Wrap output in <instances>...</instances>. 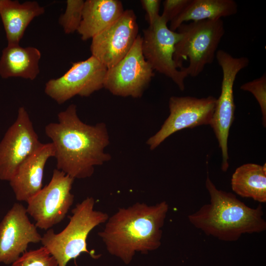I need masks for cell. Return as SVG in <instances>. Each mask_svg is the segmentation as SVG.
<instances>
[{"instance_id": "obj_1", "label": "cell", "mask_w": 266, "mask_h": 266, "mask_svg": "<svg viewBox=\"0 0 266 266\" xmlns=\"http://www.w3.org/2000/svg\"><path fill=\"white\" fill-rule=\"evenodd\" d=\"M58 122L45 127V133L55 148L57 169L74 179L91 177L95 167L110 160L105 152L109 136L104 123H84L74 104L58 114Z\"/></svg>"}, {"instance_id": "obj_2", "label": "cell", "mask_w": 266, "mask_h": 266, "mask_svg": "<svg viewBox=\"0 0 266 266\" xmlns=\"http://www.w3.org/2000/svg\"><path fill=\"white\" fill-rule=\"evenodd\" d=\"M168 209L166 201L154 205L136 202L120 208L109 216L98 234L109 253L129 264L136 252L147 254L161 245Z\"/></svg>"}, {"instance_id": "obj_3", "label": "cell", "mask_w": 266, "mask_h": 266, "mask_svg": "<svg viewBox=\"0 0 266 266\" xmlns=\"http://www.w3.org/2000/svg\"><path fill=\"white\" fill-rule=\"evenodd\" d=\"M205 187L210 203L188 216L189 222L208 236L226 242L235 241L244 234L266 230L261 204L252 208L230 192L218 189L207 177Z\"/></svg>"}, {"instance_id": "obj_4", "label": "cell", "mask_w": 266, "mask_h": 266, "mask_svg": "<svg viewBox=\"0 0 266 266\" xmlns=\"http://www.w3.org/2000/svg\"><path fill=\"white\" fill-rule=\"evenodd\" d=\"M95 204L93 197L86 198L71 210L69 221L62 231L56 233L50 229L42 236V246L55 258L58 266H66L68 262L83 253L94 259L100 257L88 250L87 239L90 233L97 226L105 223L109 216L95 210Z\"/></svg>"}, {"instance_id": "obj_5", "label": "cell", "mask_w": 266, "mask_h": 266, "mask_svg": "<svg viewBox=\"0 0 266 266\" xmlns=\"http://www.w3.org/2000/svg\"><path fill=\"white\" fill-rule=\"evenodd\" d=\"M177 30L181 37L175 45L173 60L187 76L196 77L214 61L225 34L223 21H193L181 24Z\"/></svg>"}, {"instance_id": "obj_6", "label": "cell", "mask_w": 266, "mask_h": 266, "mask_svg": "<svg viewBox=\"0 0 266 266\" xmlns=\"http://www.w3.org/2000/svg\"><path fill=\"white\" fill-rule=\"evenodd\" d=\"M215 58L222 69L223 78L221 94L217 99L210 125L221 151V169L226 172L229 166L228 137L230 128L234 120L235 108L233 87L237 74L248 66L249 60L246 57H234L223 50H217Z\"/></svg>"}, {"instance_id": "obj_7", "label": "cell", "mask_w": 266, "mask_h": 266, "mask_svg": "<svg viewBox=\"0 0 266 266\" xmlns=\"http://www.w3.org/2000/svg\"><path fill=\"white\" fill-rule=\"evenodd\" d=\"M74 180L55 168L50 182L28 200L27 213L37 228L49 230L65 218L74 201L71 193Z\"/></svg>"}, {"instance_id": "obj_8", "label": "cell", "mask_w": 266, "mask_h": 266, "mask_svg": "<svg viewBox=\"0 0 266 266\" xmlns=\"http://www.w3.org/2000/svg\"><path fill=\"white\" fill-rule=\"evenodd\" d=\"M142 37L138 34L128 54L107 68L103 88L115 96L134 98L142 97L155 75L142 51Z\"/></svg>"}, {"instance_id": "obj_9", "label": "cell", "mask_w": 266, "mask_h": 266, "mask_svg": "<svg viewBox=\"0 0 266 266\" xmlns=\"http://www.w3.org/2000/svg\"><path fill=\"white\" fill-rule=\"evenodd\" d=\"M107 69L93 56L73 63L62 76L46 83L45 93L60 104L76 95L88 97L103 88Z\"/></svg>"}, {"instance_id": "obj_10", "label": "cell", "mask_w": 266, "mask_h": 266, "mask_svg": "<svg viewBox=\"0 0 266 266\" xmlns=\"http://www.w3.org/2000/svg\"><path fill=\"white\" fill-rule=\"evenodd\" d=\"M217 99L211 96H172L169 98V115L160 129L146 142L150 150H154L172 134L186 128L210 125Z\"/></svg>"}, {"instance_id": "obj_11", "label": "cell", "mask_w": 266, "mask_h": 266, "mask_svg": "<svg viewBox=\"0 0 266 266\" xmlns=\"http://www.w3.org/2000/svg\"><path fill=\"white\" fill-rule=\"evenodd\" d=\"M160 16L152 25L143 30L142 51L152 69L171 79L181 91L185 89L184 81L188 77L178 69L173 60L175 44L181 34L168 28Z\"/></svg>"}, {"instance_id": "obj_12", "label": "cell", "mask_w": 266, "mask_h": 266, "mask_svg": "<svg viewBox=\"0 0 266 266\" xmlns=\"http://www.w3.org/2000/svg\"><path fill=\"white\" fill-rule=\"evenodd\" d=\"M41 144L24 107L0 142V179L9 181L19 166Z\"/></svg>"}, {"instance_id": "obj_13", "label": "cell", "mask_w": 266, "mask_h": 266, "mask_svg": "<svg viewBox=\"0 0 266 266\" xmlns=\"http://www.w3.org/2000/svg\"><path fill=\"white\" fill-rule=\"evenodd\" d=\"M136 17L132 9L124 10L116 21L92 39L90 50L107 68L129 52L138 36Z\"/></svg>"}, {"instance_id": "obj_14", "label": "cell", "mask_w": 266, "mask_h": 266, "mask_svg": "<svg viewBox=\"0 0 266 266\" xmlns=\"http://www.w3.org/2000/svg\"><path fill=\"white\" fill-rule=\"evenodd\" d=\"M26 208L14 203L0 222V263L11 265L27 251L29 244L41 241L42 236L30 221Z\"/></svg>"}, {"instance_id": "obj_15", "label": "cell", "mask_w": 266, "mask_h": 266, "mask_svg": "<svg viewBox=\"0 0 266 266\" xmlns=\"http://www.w3.org/2000/svg\"><path fill=\"white\" fill-rule=\"evenodd\" d=\"M54 156L52 142L41 143L19 166L9 181L17 200L27 202L42 188L45 166L48 160Z\"/></svg>"}, {"instance_id": "obj_16", "label": "cell", "mask_w": 266, "mask_h": 266, "mask_svg": "<svg viewBox=\"0 0 266 266\" xmlns=\"http://www.w3.org/2000/svg\"><path fill=\"white\" fill-rule=\"evenodd\" d=\"M124 11L122 3L118 0L85 1L77 30L81 39L92 38L119 19Z\"/></svg>"}, {"instance_id": "obj_17", "label": "cell", "mask_w": 266, "mask_h": 266, "mask_svg": "<svg viewBox=\"0 0 266 266\" xmlns=\"http://www.w3.org/2000/svg\"><path fill=\"white\" fill-rule=\"evenodd\" d=\"M44 11V7L35 1L20 3L17 0H0V17L8 44H19L31 22Z\"/></svg>"}, {"instance_id": "obj_18", "label": "cell", "mask_w": 266, "mask_h": 266, "mask_svg": "<svg viewBox=\"0 0 266 266\" xmlns=\"http://www.w3.org/2000/svg\"><path fill=\"white\" fill-rule=\"evenodd\" d=\"M40 51L34 47L8 44L0 59V76L2 78L21 77L34 80L39 73Z\"/></svg>"}, {"instance_id": "obj_19", "label": "cell", "mask_w": 266, "mask_h": 266, "mask_svg": "<svg viewBox=\"0 0 266 266\" xmlns=\"http://www.w3.org/2000/svg\"><path fill=\"white\" fill-rule=\"evenodd\" d=\"M238 6L233 0H189L182 12L170 22L169 29L175 31L185 22L216 20L233 15Z\"/></svg>"}, {"instance_id": "obj_20", "label": "cell", "mask_w": 266, "mask_h": 266, "mask_svg": "<svg viewBox=\"0 0 266 266\" xmlns=\"http://www.w3.org/2000/svg\"><path fill=\"white\" fill-rule=\"evenodd\" d=\"M232 190L242 198L266 202V165L248 163L235 170L231 178Z\"/></svg>"}, {"instance_id": "obj_21", "label": "cell", "mask_w": 266, "mask_h": 266, "mask_svg": "<svg viewBox=\"0 0 266 266\" xmlns=\"http://www.w3.org/2000/svg\"><path fill=\"white\" fill-rule=\"evenodd\" d=\"M84 1L83 0H67L65 13L59 18V23L66 34L78 30L82 19Z\"/></svg>"}, {"instance_id": "obj_22", "label": "cell", "mask_w": 266, "mask_h": 266, "mask_svg": "<svg viewBox=\"0 0 266 266\" xmlns=\"http://www.w3.org/2000/svg\"><path fill=\"white\" fill-rule=\"evenodd\" d=\"M11 266H58L55 258L43 246L24 252Z\"/></svg>"}, {"instance_id": "obj_23", "label": "cell", "mask_w": 266, "mask_h": 266, "mask_svg": "<svg viewBox=\"0 0 266 266\" xmlns=\"http://www.w3.org/2000/svg\"><path fill=\"white\" fill-rule=\"evenodd\" d=\"M240 89L251 93L255 98L260 107L262 114V123L266 126V75L247 82L240 86Z\"/></svg>"}, {"instance_id": "obj_24", "label": "cell", "mask_w": 266, "mask_h": 266, "mask_svg": "<svg viewBox=\"0 0 266 266\" xmlns=\"http://www.w3.org/2000/svg\"><path fill=\"white\" fill-rule=\"evenodd\" d=\"M189 0H166L163 2V11L161 15L167 23L176 17L188 4Z\"/></svg>"}, {"instance_id": "obj_25", "label": "cell", "mask_w": 266, "mask_h": 266, "mask_svg": "<svg viewBox=\"0 0 266 266\" xmlns=\"http://www.w3.org/2000/svg\"><path fill=\"white\" fill-rule=\"evenodd\" d=\"M143 8L146 11L149 26L153 25L160 17L159 10L161 0H141Z\"/></svg>"}, {"instance_id": "obj_26", "label": "cell", "mask_w": 266, "mask_h": 266, "mask_svg": "<svg viewBox=\"0 0 266 266\" xmlns=\"http://www.w3.org/2000/svg\"></svg>"}]
</instances>
